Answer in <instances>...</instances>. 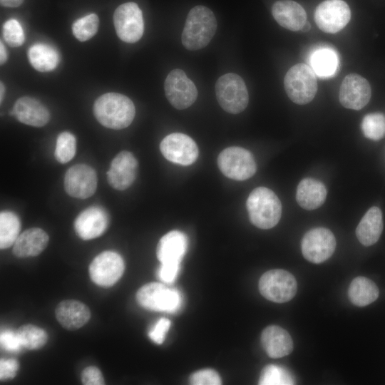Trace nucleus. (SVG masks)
<instances>
[{
  "label": "nucleus",
  "instance_id": "423d86ee",
  "mask_svg": "<svg viewBox=\"0 0 385 385\" xmlns=\"http://www.w3.org/2000/svg\"><path fill=\"white\" fill-rule=\"evenodd\" d=\"M215 93L220 106L227 113L237 114L247 106V86L236 73H228L220 76L215 84Z\"/></svg>",
  "mask_w": 385,
  "mask_h": 385
},
{
  "label": "nucleus",
  "instance_id": "f03ea898",
  "mask_svg": "<svg viewBox=\"0 0 385 385\" xmlns=\"http://www.w3.org/2000/svg\"><path fill=\"white\" fill-rule=\"evenodd\" d=\"M217 21L213 12L204 6H196L189 11L182 33L183 45L188 50L205 47L214 36Z\"/></svg>",
  "mask_w": 385,
  "mask_h": 385
},
{
  "label": "nucleus",
  "instance_id": "b1692460",
  "mask_svg": "<svg viewBox=\"0 0 385 385\" xmlns=\"http://www.w3.org/2000/svg\"><path fill=\"white\" fill-rule=\"evenodd\" d=\"M188 248L187 236L179 230H173L163 236L157 245V257L162 262L180 263Z\"/></svg>",
  "mask_w": 385,
  "mask_h": 385
},
{
  "label": "nucleus",
  "instance_id": "393cba45",
  "mask_svg": "<svg viewBox=\"0 0 385 385\" xmlns=\"http://www.w3.org/2000/svg\"><path fill=\"white\" fill-rule=\"evenodd\" d=\"M327 189L324 185L315 179L307 178L297 185L296 200L300 207L305 210H315L325 201Z\"/></svg>",
  "mask_w": 385,
  "mask_h": 385
},
{
  "label": "nucleus",
  "instance_id": "a211bd4d",
  "mask_svg": "<svg viewBox=\"0 0 385 385\" xmlns=\"http://www.w3.org/2000/svg\"><path fill=\"white\" fill-rule=\"evenodd\" d=\"M108 224L109 216L106 210L100 206H91L76 217L74 229L79 237L88 240L102 235Z\"/></svg>",
  "mask_w": 385,
  "mask_h": 385
},
{
  "label": "nucleus",
  "instance_id": "2f4dec72",
  "mask_svg": "<svg viewBox=\"0 0 385 385\" xmlns=\"http://www.w3.org/2000/svg\"><path fill=\"white\" fill-rule=\"evenodd\" d=\"M364 135L372 140H379L385 136V115L381 113L366 115L361 121Z\"/></svg>",
  "mask_w": 385,
  "mask_h": 385
},
{
  "label": "nucleus",
  "instance_id": "37998d69",
  "mask_svg": "<svg viewBox=\"0 0 385 385\" xmlns=\"http://www.w3.org/2000/svg\"><path fill=\"white\" fill-rule=\"evenodd\" d=\"M24 0H0L1 5L5 7L14 8L22 4Z\"/></svg>",
  "mask_w": 385,
  "mask_h": 385
},
{
  "label": "nucleus",
  "instance_id": "a19ab883",
  "mask_svg": "<svg viewBox=\"0 0 385 385\" xmlns=\"http://www.w3.org/2000/svg\"><path fill=\"white\" fill-rule=\"evenodd\" d=\"M81 382L84 385L105 384L101 371L93 366H88L83 370L81 373Z\"/></svg>",
  "mask_w": 385,
  "mask_h": 385
},
{
  "label": "nucleus",
  "instance_id": "bb28decb",
  "mask_svg": "<svg viewBox=\"0 0 385 385\" xmlns=\"http://www.w3.org/2000/svg\"><path fill=\"white\" fill-rule=\"evenodd\" d=\"M379 294V291L376 284L365 277H355L348 289L349 300L358 307H364L374 302Z\"/></svg>",
  "mask_w": 385,
  "mask_h": 385
},
{
  "label": "nucleus",
  "instance_id": "2eb2a0df",
  "mask_svg": "<svg viewBox=\"0 0 385 385\" xmlns=\"http://www.w3.org/2000/svg\"><path fill=\"white\" fill-rule=\"evenodd\" d=\"M98 178L95 170L86 164H76L65 174L64 189L70 196L86 199L92 196L97 188Z\"/></svg>",
  "mask_w": 385,
  "mask_h": 385
},
{
  "label": "nucleus",
  "instance_id": "39448f33",
  "mask_svg": "<svg viewBox=\"0 0 385 385\" xmlns=\"http://www.w3.org/2000/svg\"><path fill=\"white\" fill-rule=\"evenodd\" d=\"M136 300L145 309L170 313L177 312L183 302L178 289L158 282L141 287L136 293Z\"/></svg>",
  "mask_w": 385,
  "mask_h": 385
},
{
  "label": "nucleus",
  "instance_id": "20e7f679",
  "mask_svg": "<svg viewBox=\"0 0 385 385\" xmlns=\"http://www.w3.org/2000/svg\"><path fill=\"white\" fill-rule=\"evenodd\" d=\"M285 91L296 104L305 105L311 102L317 92V81L313 69L305 63L292 66L284 78Z\"/></svg>",
  "mask_w": 385,
  "mask_h": 385
},
{
  "label": "nucleus",
  "instance_id": "aec40b11",
  "mask_svg": "<svg viewBox=\"0 0 385 385\" xmlns=\"http://www.w3.org/2000/svg\"><path fill=\"white\" fill-rule=\"evenodd\" d=\"M57 321L65 329L76 330L85 325L91 318L89 308L83 302L66 299L58 304L55 309Z\"/></svg>",
  "mask_w": 385,
  "mask_h": 385
},
{
  "label": "nucleus",
  "instance_id": "412c9836",
  "mask_svg": "<svg viewBox=\"0 0 385 385\" xmlns=\"http://www.w3.org/2000/svg\"><path fill=\"white\" fill-rule=\"evenodd\" d=\"M272 14L281 26L292 31H300L307 22V14L304 8L292 0L276 1L272 7Z\"/></svg>",
  "mask_w": 385,
  "mask_h": 385
},
{
  "label": "nucleus",
  "instance_id": "ddd939ff",
  "mask_svg": "<svg viewBox=\"0 0 385 385\" xmlns=\"http://www.w3.org/2000/svg\"><path fill=\"white\" fill-rule=\"evenodd\" d=\"M351 19V10L343 0H325L314 11V21L320 30L335 34L341 31Z\"/></svg>",
  "mask_w": 385,
  "mask_h": 385
},
{
  "label": "nucleus",
  "instance_id": "9b49d317",
  "mask_svg": "<svg viewBox=\"0 0 385 385\" xmlns=\"http://www.w3.org/2000/svg\"><path fill=\"white\" fill-rule=\"evenodd\" d=\"M124 270V260L118 253L104 251L97 255L90 264L89 275L97 285L109 287L120 279Z\"/></svg>",
  "mask_w": 385,
  "mask_h": 385
},
{
  "label": "nucleus",
  "instance_id": "f704fd0d",
  "mask_svg": "<svg viewBox=\"0 0 385 385\" xmlns=\"http://www.w3.org/2000/svg\"><path fill=\"white\" fill-rule=\"evenodd\" d=\"M99 19L96 14H90L76 20L72 25V32L80 41L91 38L98 31Z\"/></svg>",
  "mask_w": 385,
  "mask_h": 385
},
{
  "label": "nucleus",
  "instance_id": "1a4fd4ad",
  "mask_svg": "<svg viewBox=\"0 0 385 385\" xmlns=\"http://www.w3.org/2000/svg\"><path fill=\"white\" fill-rule=\"evenodd\" d=\"M113 23L119 38L126 43L140 39L144 31L143 14L134 2L120 5L113 14Z\"/></svg>",
  "mask_w": 385,
  "mask_h": 385
},
{
  "label": "nucleus",
  "instance_id": "79ce46f5",
  "mask_svg": "<svg viewBox=\"0 0 385 385\" xmlns=\"http://www.w3.org/2000/svg\"><path fill=\"white\" fill-rule=\"evenodd\" d=\"M19 368V362L14 359L0 360V379L8 380L13 379Z\"/></svg>",
  "mask_w": 385,
  "mask_h": 385
},
{
  "label": "nucleus",
  "instance_id": "0eeeda50",
  "mask_svg": "<svg viewBox=\"0 0 385 385\" xmlns=\"http://www.w3.org/2000/svg\"><path fill=\"white\" fill-rule=\"evenodd\" d=\"M217 165L222 173L235 180L249 179L256 172V162L247 150L237 146L228 147L220 152Z\"/></svg>",
  "mask_w": 385,
  "mask_h": 385
},
{
  "label": "nucleus",
  "instance_id": "c9c22d12",
  "mask_svg": "<svg viewBox=\"0 0 385 385\" xmlns=\"http://www.w3.org/2000/svg\"><path fill=\"white\" fill-rule=\"evenodd\" d=\"M3 37L4 41L11 47L21 46L25 36L20 23L16 19L7 20L3 25Z\"/></svg>",
  "mask_w": 385,
  "mask_h": 385
},
{
  "label": "nucleus",
  "instance_id": "49530a36",
  "mask_svg": "<svg viewBox=\"0 0 385 385\" xmlns=\"http://www.w3.org/2000/svg\"><path fill=\"white\" fill-rule=\"evenodd\" d=\"M0 101L1 103L3 101V98H4V86L2 82H1L0 83Z\"/></svg>",
  "mask_w": 385,
  "mask_h": 385
},
{
  "label": "nucleus",
  "instance_id": "4468645a",
  "mask_svg": "<svg viewBox=\"0 0 385 385\" xmlns=\"http://www.w3.org/2000/svg\"><path fill=\"white\" fill-rule=\"evenodd\" d=\"M163 155L169 161L181 165H190L197 159L196 143L188 135L173 133L166 135L160 144Z\"/></svg>",
  "mask_w": 385,
  "mask_h": 385
},
{
  "label": "nucleus",
  "instance_id": "7ed1b4c3",
  "mask_svg": "<svg viewBox=\"0 0 385 385\" xmlns=\"http://www.w3.org/2000/svg\"><path fill=\"white\" fill-rule=\"evenodd\" d=\"M250 222L260 229H270L279 221L282 204L277 195L265 187L254 189L246 202Z\"/></svg>",
  "mask_w": 385,
  "mask_h": 385
},
{
  "label": "nucleus",
  "instance_id": "473e14b6",
  "mask_svg": "<svg viewBox=\"0 0 385 385\" xmlns=\"http://www.w3.org/2000/svg\"><path fill=\"white\" fill-rule=\"evenodd\" d=\"M294 380L291 374L284 368L270 364L262 371L259 384L261 385H288L294 384Z\"/></svg>",
  "mask_w": 385,
  "mask_h": 385
},
{
  "label": "nucleus",
  "instance_id": "4c0bfd02",
  "mask_svg": "<svg viewBox=\"0 0 385 385\" xmlns=\"http://www.w3.org/2000/svg\"><path fill=\"white\" fill-rule=\"evenodd\" d=\"M180 263L162 262L158 270V277L166 284L173 283L180 271Z\"/></svg>",
  "mask_w": 385,
  "mask_h": 385
},
{
  "label": "nucleus",
  "instance_id": "c85d7f7f",
  "mask_svg": "<svg viewBox=\"0 0 385 385\" xmlns=\"http://www.w3.org/2000/svg\"><path fill=\"white\" fill-rule=\"evenodd\" d=\"M21 222L13 212L0 213V248L6 249L14 244L20 235Z\"/></svg>",
  "mask_w": 385,
  "mask_h": 385
},
{
  "label": "nucleus",
  "instance_id": "f8f14e48",
  "mask_svg": "<svg viewBox=\"0 0 385 385\" xmlns=\"http://www.w3.org/2000/svg\"><path fill=\"white\" fill-rule=\"evenodd\" d=\"M164 89L170 103L179 110L192 106L197 97L195 85L181 69H174L168 73Z\"/></svg>",
  "mask_w": 385,
  "mask_h": 385
},
{
  "label": "nucleus",
  "instance_id": "9d476101",
  "mask_svg": "<svg viewBox=\"0 0 385 385\" xmlns=\"http://www.w3.org/2000/svg\"><path fill=\"white\" fill-rule=\"evenodd\" d=\"M336 248L334 234L327 228L311 229L304 235L301 242L302 253L310 262L319 264L327 260Z\"/></svg>",
  "mask_w": 385,
  "mask_h": 385
},
{
  "label": "nucleus",
  "instance_id": "4be33fe9",
  "mask_svg": "<svg viewBox=\"0 0 385 385\" xmlns=\"http://www.w3.org/2000/svg\"><path fill=\"white\" fill-rule=\"evenodd\" d=\"M261 344L267 355L274 359L289 355L293 350V341L289 334L277 325L267 327L262 331Z\"/></svg>",
  "mask_w": 385,
  "mask_h": 385
},
{
  "label": "nucleus",
  "instance_id": "7c9ffc66",
  "mask_svg": "<svg viewBox=\"0 0 385 385\" xmlns=\"http://www.w3.org/2000/svg\"><path fill=\"white\" fill-rule=\"evenodd\" d=\"M22 347L29 350L39 349L47 342L45 330L34 324H24L16 332Z\"/></svg>",
  "mask_w": 385,
  "mask_h": 385
},
{
  "label": "nucleus",
  "instance_id": "c03bdc74",
  "mask_svg": "<svg viewBox=\"0 0 385 385\" xmlns=\"http://www.w3.org/2000/svg\"><path fill=\"white\" fill-rule=\"evenodd\" d=\"M8 58L7 51L2 41L0 42V63L4 64Z\"/></svg>",
  "mask_w": 385,
  "mask_h": 385
},
{
  "label": "nucleus",
  "instance_id": "dca6fc26",
  "mask_svg": "<svg viewBox=\"0 0 385 385\" xmlns=\"http://www.w3.org/2000/svg\"><path fill=\"white\" fill-rule=\"evenodd\" d=\"M339 98L346 108L359 111L371 98V86L368 81L356 73L347 75L342 82Z\"/></svg>",
  "mask_w": 385,
  "mask_h": 385
},
{
  "label": "nucleus",
  "instance_id": "e433bc0d",
  "mask_svg": "<svg viewBox=\"0 0 385 385\" xmlns=\"http://www.w3.org/2000/svg\"><path fill=\"white\" fill-rule=\"evenodd\" d=\"M190 382L193 385H219L221 384V379L219 374L212 369H203L193 373Z\"/></svg>",
  "mask_w": 385,
  "mask_h": 385
},
{
  "label": "nucleus",
  "instance_id": "c756f323",
  "mask_svg": "<svg viewBox=\"0 0 385 385\" xmlns=\"http://www.w3.org/2000/svg\"><path fill=\"white\" fill-rule=\"evenodd\" d=\"M312 68L319 76H330L335 73L338 61L335 52L329 48L317 50L312 56Z\"/></svg>",
  "mask_w": 385,
  "mask_h": 385
},
{
  "label": "nucleus",
  "instance_id": "ea45409f",
  "mask_svg": "<svg viewBox=\"0 0 385 385\" xmlns=\"http://www.w3.org/2000/svg\"><path fill=\"white\" fill-rule=\"evenodd\" d=\"M0 342L1 347L9 351H19L22 347L17 333L11 330L1 332Z\"/></svg>",
  "mask_w": 385,
  "mask_h": 385
},
{
  "label": "nucleus",
  "instance_id": "f257e3e1",
  "mask_svg": "<svg viewBox=\"0 0 385 385\" xmlns=\"http://www.w3.org/2000/svg\"><path fill=\"white\" fill-rule=\"evenodd\" d=\"M93 114L103 126L119 130L130 125L135 108L126 96L118 93H107L99 96L93 105Z\"/></svg>",
  "mask_w": 385,
  "mask_h": 385
},
{
  "label": "nucleus",
  "instance_id": "72a5a7b5",
  "mask_svg": "<svg viewBox=\"0 0 385 385\" xmlns=\"http://www.w3.org/2000/svg\"><path fill=\"white\" fill-rule=\"evenodd\" d=\"M76 152V139L75 136L67 131L60 133L56 139L54 155L60 163L69 162Z\"/></svg>",
  "mask_w": 385,
  "mask_h": 385
},
{
  "label": "nucleus",
  "instance_id": "6e6552de",
  "mask_svg": "<svg viewBox=\"0 0 385 385\" xmlns=\"http://www.w3.org/2000/svg\"><path fill=\"white\" fill-rule=\"evenodd\" d=\"M297 289L295 277L282 269L266 272L259 281L260 294L273 302L284 303L290 301L295 296Z\"/></svg>",
  "mask_w": 385,
  "mask_h": 385
},
{
  "label": "nucleus",
  "instance_id": "cd10ccee",
  "mask_svg": "<svg viewBox=\"0 0 385 385\" xmlns=\"http://www.w3.org/2000/svg\"><path fill=\"white\" fill-rule=\"evenodd\" d=\"M31 66L40 72L54 70L58 63V54L51 46L44 43L32 45L28 51Z\"/></svg>",
  "mask_w": 385,
  "mask_h": 385
},
{
  "label": "nucleus",
  "instance_id": "a18cd8bd",
  "mask_svg": "<svg viewBox=\"0 0 385 385\" xmlns=\"http://www.w3.org/2000/svg\"><path fill=\"white\" fill-rule=\"evenodd\" d=\"M311 29V25L309 24V22L307 21L304 25L302 26V28L301 29V31L302 32H307V31H309V30Z\"/></svg>",
  "mask_w": 385,
  "mask_h": 385
},
{
  "label": "nucleus",
  "instance_id": "6ab92c4d",
  "mask_svg": "<svg viewBox=\"0 0 385 385\" xmlns=\"http://www.w3.org/2000/svg\"><path fill=\"white\" fill-rule=\"evenodd\" d=\"M11 114L15 115L21 123L34 127H42L50 119L47 108L39 101L29 96L19 98Z\"/></svg>",
  "mask_w": 385,
  "mask_h": 385
},
{
  "label": "nucleus",
  "instance_id": "a878e982",
  "mask_svg": "<svg viewBox=\"0 0 385 385\" xmlns=\"http://www.w3.org/2000/svg\"><path fill=\"white\" fill-rule=\"evenodd\" d=\"M383 230V218L381 210L374 206L368 210L356 229L359 241L364 246H371L379 239Z\"/></svg>",
  "mask_w": 385,
  "mask_h": 385
},
{
  "label": "nucleus",
  "instance_id": "5701e85b",
  "mask_svg": "<svg viewBox=\"0 0 385 385\" xmlns=\"http://www.w3.org/2000/svg\"><path fill=\"white\" fill-rule=\"evenodd\" d=\"M48 235L42 229L32 227L20 234L14 244L13 254L19 258L35 257L47 247Z\"/></svg>",
  "mask_w": 385,
  "mask_h": 385
},
{
  "label": "nucleus",
  "instance_id": "f3484780",
  "mask_svg": "<svg viewBox=\"0 0 385 385\" xmlns=\"http://www.w3.org/2000/svg\"><path fill=\"white\" fill-rule=\"evenodd\" d=\"M138 168V161L130 152H120L113 159L106 173L109 185L118 190L128 188L136 178Z\"/></svg>",
  "mask_w": 385,
  "mask_h": 385
},
{
  "label": "nucleus",
  "instance_id": "58836bf2",
  "mask_svg": "<svg viewBox=\"0 0 385 385\" xmlns=\"http://www.w3.org/2000/svg\"><path fill=\"white\" fill-rule=\"evenodd\" d=\"M170 327V321L167 318H160L150 329L148 336L155 343L160 344L165 338V335Z\"/></svg>",
  "mask_w": 385,
  "mask_h": 385
}]
</instances>
